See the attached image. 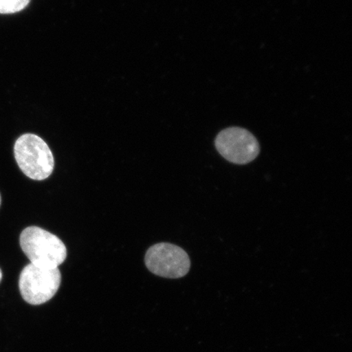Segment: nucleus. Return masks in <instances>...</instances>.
<instances>
[{"mask_svg":"<svg viewBox=\"0 0 352 352\" xmlns=\"http://www.w3.org/2000/svg\"><path fill=\"white\" fill-rule=\"evenodd\" d=\"M22 250L30 263L43 267H58L67 257L63 241L38 227H28L20 236Z\"/></svg>","mask_w":352,"mask_h":352,"instance_id":"nucleus-1","label":"nucleus"},{"mask_svg":"<svg viewBox=\"0 0 352 352\" xmlns=\"http://www.w3.org/2000/svg\"><path fill=\"white\" fill-rule=\"evenodd\" d=\"M14 155L22 173L30 179H46L54 171V154L47 144L36 135L20 136L14 145Z\"/></svg>","mask_w":352,"mask_h":352,"instance_id":"nucleus-2","label":"nucleus"},{"mask_svg":"<svg viewBox=\"0 0 352 352\" xmlns=\"http://www.w3.org/2000/svg\"><path fill=\"white\" fill-rule=\"evenodd\" d=\"M61 283L58 267H43L32 263L21 271L19 289L22 298L32 305H41L55 296Z\"/></svg>","mask_w":352,"mask_h":352,"instance_id":"nucleus-3","label":"nucleus"},{"mask_svg":"<svg viewBox=\"0 0 352 352\" xmlns=\"http://www.w3.org/2000/svg\"><path fill=\"white\" fill-rule=\"evenodd\" d=\"M148 270L158 276L178 279L186 276L191 262L186 250L170 243H158L148 250L144 258Z\"/></svg>","mask_w":352,"mask_h":352,"instance_id":"nucleus-4","label":"nucleus"},{"mask_svg":"<svg viewBox=\"0 0 352 352\" xmlns=\"http://www.w3.org/2000/svg\"><path fill=\"white\" fill-rule=\"evenodd\" d=\"M214 143L220 155L236 165L250 164L261 152L258 142L252 132L241 127L220 131Z\"/></svg>","mask_w":352,"mask_h":352,"instance_id":"nucleus-5","label":"nucleus"},{"mask_svg":"<svg viewBox=\"0 0 352 352\" xmlns=\"http://www.w3.org/2000/svg\"><path fill=\"white\" fill-rule=\"evenodd\" d=\"M30 0H0V14H12L23 10Z\"/></svg>","mask_w":352,"mask_h":352,"instance_id":"nucleus-6","label":"nucleus"},{"mask_svg":"<svg viewBox=\"0 0 352 352\" xmlns=\"http://www.w3.org/2000/svg\"><path fill=\"white\" fill-rule=\"evenodd\" d=\"M3 278V274L1 270H0V283H1Z\"/></svg>","mask_w":352,"mask_h":352,"instance_id":"nucleus-7","label":"nucleus"},{"mask_svg":"<svg viewBox=\"0 0 352 352\" xmlns=\"http://www.w3.org/2000/svg\"><path fill=\"white\" fill-rule=\"evenodd\" d=\"M0 205H1V196H0Z\"/></svg>","mask_w":352,"mask_h":352,"instance_id":"nucleus-8","label":"nucleus"}]
</instances>
